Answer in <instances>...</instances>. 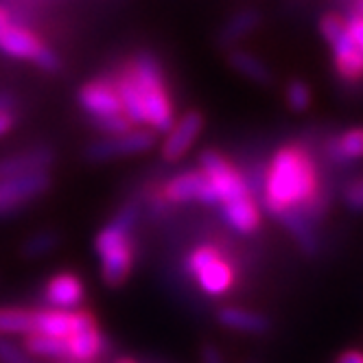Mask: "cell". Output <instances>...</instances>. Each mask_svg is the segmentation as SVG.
I'll return each mask as SVG.
<instances>
[{"label": "cell", "mask_w": 363, "mask_h": 363, "mask_svg": "<svg viewBox=\"0 0 363 363\" xmlns=\"http://www.w3.org/2000/svg\"><path fill=\"white\" fill-rule=\"evenodd\" d=\"M265 206L274 217L284 211L318 215V173L302 147L284 145L276 151L265 177Z\"/></svg>", "instance_id": "6da1fadb"}, {"label": "cell", "mask_w": 363, "mask_h": 363, "mask_svg": "<svg viewBox=\"0 0 363 363\" xmlns=\"http://www.w3.org/2000/svg\"><path fill=\"white\" fill-rule=\"evenodd\" d=\"M125 70L140 92L147 127L153 134H167L175 123V108L160 60L149 50H140L125 64Z\"/></svg>", "instance_id": "7a4b0ae2"}, {"label": "cell", "mask_w": 363, "mask_h": 363, "mask_svg": "<svg viewBox=\"0 0 363 363\" xmlns=\"http://www.w3.org/2000/svg\"><path fill=\"white\" fill-rule=\"evenodd\" d=\"M136 215H138L136 203H127L96 235L94 250L101 263V276L110 287L123 284L129 272H132V265H134L132 228H134Z\"/></svg>", "instance_id": "3957f363"}, {"label": "cell", "mask_w": 363, "mask_h": 363, "mask_svg": "<svg viewBox=\"0 0 363 363\" xmlns=\"http://www.w3.org/2000/svg\"><path fill=\"white\" fill-rule=\"evenodd\" d=\"M0 53L11 60L31 62L44 72H57L62 66L55 50L46 46L35 31L16 22L5 5H0Z\"/></svg>", "instance_id": "277c9868"}, {"label": "cell", "mask_w": 363, "mask_h": 363, "mask_svg": "<svg viewBox=\"0 0 363 363\" xmlns=\"http://www.w3.org/2000/svg\"><path fill=\"white\" fill-rule=\"evenodd\" d=\"M320 33L330 44L333 64L340 79L357 84L363 79V53L348 35L346 20L340 13H324L320 20Z\"/></svg>", "instance_id": "5b68a950"}, {"label": "cell", "mask_w": 363, "mask_h": 363, "mask_svg": "<svg viewBox=\"0 0 363 363\" xmlns=\"http://www.w3.org/2000/svg\"><path fill=\"white\" fill-rule=\"evenodd\" d=\"M186 267H189V274L199 284V289L211 298H219L228 294L232 289V284H235L232 265L225 261L215 245L195 247L189 254Z\"/></svg>", "instance_id": "8992f818"}, {"label": "cell", "mask_w": 363, "mask_h": 363, "mask_svg": "<svg viewBox=\"0 0 363 363\" xmlns=\"http://www.w3.org/2000/svg\"><path fill=\"white\" fill-rule=\"evenodd\" d=\"M199 164H201V173L208 177L211 186L217 193L219 203H230V201H237L241 197L252 195L247 182L243 179V175L232 167L223 155L215 149H206L199 155Z\"/></svg>", "instance_id": "52a82bcc"}, {"label": "cell", "mask_w": 363, "mask_h": 363, "mask_svg": "<svg viewBox=\"0 0 363 363\" xmlns=\"http://www.w3.org/2000/svg\"><path fill=\"white\" fill-rule=\"evenodd\" d=\"M155 145V134L147 127H134L132 132L121 136H108L96 140L88 147L86 155L92 162H108L114 158H127V155H138L149 151Z\"/></svg>", "instance_id": "ba28073f"}, {"label": "cell", "mask_w": 363, "mask_h": 363, "mask_svg": "<svg viewBox=\"0 0 363 363\" xmlns=\"http://www.w3.org/2000/svg\"><path fill=\"white\" fill-rule=\"evenodd\" d=\"M50 186L48 173H31L22 177L0 179V217L16 213L22 206L38 199Z\"/></svg>", "instance_id": "9c48e42d"}, {"label": "cell", "mask_w": 363, "mask_h": 363, "mask_svg": "<svg viewBox=\"0 0 363 363\" xmlns=\"http://www.w3.org/2000/svg\"><path fill=\"white\" fill-rule=\"evenodd\" d=\"M162 195L171 203H189V201H199L206 206L219 203L215 189L211 186L208 177L201 171H182L167 179L162 189Z\"/></svg>", "instance_id": "30bf717a"}, {"label": "cell", "mask_w": 363, "mask_h": 363, "mask_svg": "<svg viewBox=\"0 0 363 363\" xmlns=\"http://www.w3.org/2000/svg\"><path fill=\"white\" fill-rule=\"evenodd\" d=\"M77 96H79V106L92 116V121L125 114L112 77H96V79L86 82Z\"/></svg>", "instance_id": "8fae6325"}, {"label": "cell", "mask_w": 363, "mask_h": 363, "mask_svg": "<svg viewBox=\"0 0 363 363\" xmlns=\"http://www.w3.org/2000/svg\"><path fill=\"white\" fill-rule=\"evenodd\" d=\"M68 359L74 363H90L103 350V337L96 328V320L88 311H77V322L72 333L66 337Z\"/></svg>", "instance_id": "7c38bea8"}, {"label": "cell", "mask_w": 363, "mask_h": 363, "mask_svg": "<svg viewBox=\"0 0 363 363\" xmlns=\"http://www.w3.org/2000/svg\"><path fill=\"white\" fill-rule=\"evenodd\" d=\"M203 129V116L197 110H191L173 123V127L167 132V138L162 143V158L167 162H177L189 153V149L195 145Z\"/></svg>", "instance_id": "4fadbf2b"}, {"label": "cell", "mask_w": 363, "mask_h": 363, "mask_svg": "<svg viewBox=\"0 0 363 363\" xmlns=\"http://www.w3.org/2000/svg\"><path fill=\"white\" fill-rule=\"evenodd\" d=\"M84 298H86L84 282L68 272L50 278L44 291V302L48 304V308L68 311V313L79 311V306L84 304Z\"/></svg>", "instance_id": "5bb4252c"}, {"label": "cell", "mask_w": 363, "mask_h": 363, "mask_svg": "<svg viewBox=\"0 0 363 363\" xmlns=\"http://www.w3.org/2000/svg\"><path fill=\"white\" fill-rule=\"evenodd\" d=\"M53 162V151L38 147L11 153L0 160V179L5 177H22L31 173H46V169Z\"/></svg>", "instance_id": "9a60e30c"}, {"label": "cell", "mask_w": 363, "mask_h": 363, "mask_svg": "<svg viewBox=\"0 0 363 363\" xmlns=\"http://www.w3.org/2000/svg\"><path fill=\"white\" fill-rule=\"evenodd\" d=\"M276 219L287 228L296 243L300 245V250L308 256H315L320 252V241L315 235V228H313V217L304 211H284L280 215H276Z\"/></svg>", "instance_id": "2e32d148"}, {"label": "cell", "mask_w": 363, "mask_h": 363, "mask_svg": "<svg viewBox=\"0 0 363 363\" xmlns=\"http://www.w3.org/2000/svg\"><path fill=\"white\" fill-rule=\"evenodd\" d=\"M221 213H223L225 223L235 232H239V235H252V232L261 225V213H258V206L252 195L223 203Z\"/></svg>", "instance_id": "e0dca14e"}, {"label": "cell", "mask_w": 363, "mask_h": 363, "mask_svg": "<svg viewBox=\"0 0 363 363\" xmlns=\"http://www.w3.org/2000/svg\"><path fill=\"white\" fill-rule=\"evenodd\" d=\"M217 320L221 326L237 330V333H245V335H263L269 330V320L261 313H254V311L247 308H239V306H223Z\"/></svg>", "instance_id": "ac0fdd59"}, {"label": "cell", "mask_w": 363, "mask_h": 363, "mask_svg": "<svg viewBox=\"0 0 363 363\" xmlns=\"http://www.w3.org/2000/svg\"><path fill=\"white\" fill-rule=\"evenodd\" d=\"M77 322V311L68 313V311H55V308H44L33 311V328L31 333L46 335V337H57V340H66L72 333Z\"/></svg>", "instance_id": "d6986e66"}, {"label": "cell", "mask_w": 363, "mask_h": 363, "mask_svg": "<svg viewBox=\"0 0 363 363\" xmlns=\"http://www.w3.org/2000/svg\"><path fill=\"white\" fill-rule=\"evenodd\" d=\"M328 158L337 164H348L363 158V127H350L344 134L333 136L326 143Z\"/></svg>", "instance_id": "ffe728a7"}, {"label": "cell", "mask_w": 363, "mask_h": 363, "mask_svg": "<svg viewBox=\"0 0 363 363\" xmlns=\"http://www.w3.org/2000/svg\"><path fill=\"white\" fill-rule=\"evenodd\" d=\"M228 64L235 68L239 74H243L245 79L258 84V86H269L272 79H274V72L272 68L254 53L250 50H243V48H232L228 53Z\"/></svg>", "instance_id": "44dd1931"}, {"label": "cell", "mask_w": 363, "mask_h": 363, "mask_svg": "<svg viewBox=\"0 0 363 363\" xmlns=\"http://www.w3.org/2000/svg\"><path fill=\"white\" fill-rule=\"evenodd\" d=\"M258 27H261V13L256 9H241L223 24V29L219 33V44L235 46L247 35H252Z\"/></svg>", "instance_id": "7402d4cb"}, {"label": "cell", "mask_w": 363, "mask_h": 363, "mask_svg": "<svg viewBox=\"0 0 363 363\" xmlns=\"http://www.w3.org/2000/svg\"><path fill=\"white\" fill-rule=\"evenodd\" d=\"M24 348L29 354L40 357V359H68V348L64 340L57 337H46L38 333H29L24 340Z\"/></svg>", "instance_id": "603a6c76"}, {"label": "cell", "mask_w": 363, "mask_h": 363, "mask_svg": "<svg viewBox=\"0 0 363 363\" xmlns=\"http://www.w3.org/2000/svg\"><path fill=\"white\" fill-rule=\"evenodd\" d=\"M33 328V313L27 308H0V337L5 335H29Z\"/></svg>", "instance_id": "cb8c5ba5"}, {"label": "cell", "mask_w": 363, "mask_h": 363, "mask_svg": "<svg viewBox=\"0 0 363 363\" xmlns=\"http://www.w3.org/2000/svg\"><path fill=\"white\" fill-rule=\"evenodd\" d=\"M284 101H287V108H291L294 112H306L311 103H313V92L302 79H294L284 88Z\"/></svg>", "instance_id": "d4e9b609"}, {"label": "cell", "mask_w": 363, "mask_h": 363, "mask_svg": "<svg viewBox=\"0 0 363 363\" xmlns=\"http://www.w3.org/2000/svg\"><path fill=\"white\" fill-rule=\"evenodd\" d=\"M57 245H60V237L55 232H38V235H33L22 245V254L27 258H40V256L50 254Z\"/></svg>", "instance_id": "484cf974"}, {"label": "cell", "mask_w": 363, "mask_h": 363, "mask_svg": "<svg viewBox=\"0 0 363 363\" xmlns=\"http://www.w3.org/2000/svg\"><path fill=\"white\" fill-rule=\"evenodd\" d=\"M94 127L99 129L101 134L108 136H121V134H127L134 129V123L129 121L125 114H114V116H108V118H99L94 121Z\"/></svg>", "instance_id": "4316f807"}, {"label": "cell", "mask_w": 363, "mask_h": 363, "mask_svg": "<svg viewBox=\"0 0 363 363\" xmlns=\"http://www.w3.org/2000/svg\"><path fill=\"white\" fill-rule=\"evenodd\" d=\"M0 363H31V359L24 354L16 344L0 337Z\"/></svg>", "instance_id": "83f0119b"}, {"label": "cell", "mask_w": 363, "mask_h": 363, "mask_svg": "<svg viewBox=\"0 0 363 363\" xmlns=\"http://www.w3.org/2000/svg\"><path fill=\"white\" fill-rule=\"evenodd\" d=\"M344 201L350 211L361 213L363 211V179L352 182V184L344 191Z\"/></svg>", "instance_id": "f1b7e54d"}, {"label": "cell", "mask_w": 363, "mask_h": 363, "mask_svg": "<svg viewBox=\"0 0 363 363\" xmlns=\"http://www.w3.org/2000/svg\"><path fill=\"white\" fill-rule=\"evenodd\" d=\"M346 20V29H348V35L352 38V42L357 44V48L363 53V16L359 13H350Z\"/></svg>", "instance_id": "f546056e"}, {"label": "cell", "mask_w": 363, "mask_h": 363, "mask_svg": "<svg viewBox=\"0 0 363 363\" xmlns=\"http://www.w3.org/2000/svg\"><path fill=\"white\" fill-rule=\"evenodd\" d=\"M201 363H223V357L219 352V348H215L213 344L201 348Z\"/></svg>", "instance_id": "4dcf8cb0"}, {"label": "cell", "mask_w": 363, "mask_h": 363, "mask_svg": "<svg viewBox=\"0 0 363 363\" xmlns=\"http://www.w3.org/2000/svg\"><path fill=\"white\" fill-rule=\"evenodd\" d=\"M335 363H363V352L361 350H346L335 359Z\"/></svg>", "instance_id": "1f68e13d"}, {"label": "cell", "mask_w": 363, "mask_h": 363, "mask_svg": "<svg viewBox=\"0 0 363 363\" xmlns=\"http://www.w3.org/2000/svg\"><path fill=\"white\" fill-rule=\"evenodd\" d=\"M16 118H13V112H0V136H5L11 132Z\"/></svg>", "instance_id": "d6a6232c"}, {"label": "cell", "mask_w": 363, "mask_h": 363, "mask_svg": "<svg viewBox=\"0 0 363 363\" xmlns=\"http://www.w3.org/2000/svg\"><path fill=\"white\" fill-rule=\"evenodd\" d=\"M13 101L7 94H0V112H11Z\"/></svg>", "instance_id": "836d02e7"}, {"label": "cell", "mask_w": 363, "mask_h": 363, "mask_svg": "<svg viewBox=\"0 0 363 363\" xmlns=\"http://www.w3.org/2000/svg\"><path fill=\"white\" fill-rule=\"evenodd\" d=\"M116 363H134L132 359H121V361H116Z\"/></svg>", "instance_id": "e575fe53"}]
</instances>
